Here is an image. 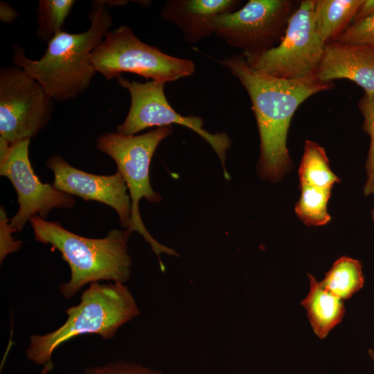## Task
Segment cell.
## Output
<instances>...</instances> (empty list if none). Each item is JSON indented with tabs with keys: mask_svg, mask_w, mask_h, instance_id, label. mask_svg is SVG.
<instances>
[{
	"mask_svg": "<svg viewBox=\"0 0 374 374\" xmlns=\"http://www.w3.org/2000/svg\"><path fill=\"white\" fill-rule=\"evenodd\" d=\"M219 63L235 76L249 96L260 136L258 175L277 182L292 168L287 146L290 122L300 105L310 96L333 88L315 75L300 80L267 76L249 66L242 55L220 60Z\"/></svg>",
	"mask_w": 374,
	"mask_h": 374,
	"instance_id": "obj_1",
	"label": "cell"
},
{
	"mask_svg": "<svg viewBox=\"0 0 374 374\" xmlns=\"http://www.w3.org/2000/svg\"><path fill=\"white\" fill-rule=\"evenodd\" d=\"M84 32L57 33L39 60H31L13 46L12 63L37 80L53 101L66 102L84 92L95 75L91 53L109 30L113 20L105 1H94Z\"/></svg>",
	"mask_w": 374,
	"mask_h": 374,
	"instance_id": "obj_2",
	"label": "cell"
},
{
	"mask_svg": "<svg viewBox=\"0 0 374 374\" xmlns=\"http://www.w3.org/2000/svg\"><path fill=\"white\" fill-rule=\"evenodd\" d=\"M35 239L58 250L70 268L68 282L59 286L66 299L82 287L100 280L127 283L131 277L132 258L128 253L127 230L112 229L103 238H85L66 230L59 222L43 220L38 215L29 220Z\"/></svg>",
	"mask_w": 374,
	"mask_h": 374,
	"instance_id": "obj_3",
	"label": "cell"
},
{
	"mask_svg": "<svg viewBox=\"0 0 374 374\" xmlns=\"http://www.w3.org/2000/svg\"><path fill=\"white\" fill-rule=\"evenodd\" d=\"M65 313L67 319L60 327L45 335L30 337L26 350L28 360L44 366L51 361L55 349L79 335L95 334L110 339L140 311L124 283L95 282L82 292L80 303L67 308Z\"/></svg>",
	"mask_w": 374,
	"mask_h": 374,
	"instance_id": "obj_4",
	"label": "cell"
},
{
	"mask_svg": "<svg viewBox=\"0 0 374 374\" xmlns=\"http://www.w3.org/2000/svg\"><path fill=\"white\" fill-rule=\"evenodd\" d=\"M172 132V126L157 127L140 135L107 132L99 136L96 143L97 150L115 161L117 171L123 177L129 190L132 211L127 230L131 233L136 231L143 237L157 256L163 271L165 267L161 260V254L177 256V253L175 249L159 243L150 235L142 221L139 204L143 198L150 203L161 201L160 195L151 186L149 169L157 148Z\"/></svg>",
	"mask_w": 374,
	"mask_h": 374,
	"instance_id": "obj_5",
	"label": "cell"
},
{
	"mask_svg": "<svg viewBox=\"0 0 374 374\" xmlns=\"http://www.w3.org/2000/svg\"><path fill=\"white\" fill-rule=\"evenodd\" d=\"M91 60L96 71L108 81L130 72L166 83L195 71L192 60L169 55L143 42L126 26L109 30L93 51Z\"/></svg>",
	"mask_w": 374,
	"mask_h": 374,
	"instance_id": "obj_6",
	"label": "cell"
},
{
	"mask_svg": "<svg viewBox=\"0 0 374 374\" xmlns=\"http://www.w3.org/2000/svg\"><path fill=\"white\" fill-rule=\"evenodd\" d=\"M314 0L301 1L290 16L283 37L275 47L244 54L249 66L267 76L300 80L315 75L326 44L317 31Z\"/></svg>",
	"mask_w": 374,
	"mask_h": 374,
	"instance_id": "obj_7",
	"label": "cell"
},
{
	"mask_svg": "<svg viewBox=\"0 0 374 374\" xmlns=\"http://www.w3.org/2000/svg\"><path fill=\"white\" fill-rule=\"evenodd\" d=\"M118 84L130 95V107L124 121L116 132L124 135H135L152 127L172 126V124L188 127L204 139L213 148L221 162L226 179V152L231 145L230 137L224 132L212 134L206 130L204 120L197 116H182L169 104L164 92L165 83L154 80L141 83L123 76L116 78Z\"/></svg>",
	"mask_w": 374,
	"mask_h": 374,
	"instance_id": "obj_8",
	"label": "cell"
},
{
	"mask_svg": "<svg viewBox=\"0 0 374 374\" xmlns=\"http://www.w3.org/2000/svg\"><path fill=\"white\" fill-rule=\"evenodd\" d=\"M53 99L19 66L0 69V137L11 143L35 137L49 122Z\"/></svg>",
	"mask_w": 374,
	"mask_h": 374,
	"instance_id": "obj_9",
	"label": "cell"
},
{
	"mask_svg": "<svg viewBox=\"0 0 374 374\" xmlns=\"http://www.w3.org/2000/svg\"><path fill=\"white\" fill-rule=\"evenodd\" d=\"M290 0H250L241 8L223 13L213 22L215 35L229 45L254 54L277 46L296 10Z\"/></svg>",
	"mask_w": 374,
	"mask_h": 374,
	"instance_id": "obj_10",
	"label": "cell"
},
{
	"mask_svg": "<svg viewBox=\"0 0 374 374\" xmlns=\"http://www.w3.org/2000/svg\"><path fill=\"white\" fill-rule=\"evenodd\" d=\"M30 141L11 143L0 137V175L11 181L17 193L19 208L10 219L16 231H21L33 217L46 220L52 209L71 208L75 204L72 195L42 183L35 174L29 159Z\"/></svg>",
	"mask_w": 374,
	"mask_h": 374,
	"instance_id": "obj_11",
	"label": "cell"
},
{
	"mask_svg": "<svg viewBox=\"0 0 374 374\" xmlns=\"http://www.w3.org/2000/svg\"><path fill=\"white\" fill-rule=\"evenodd\" d=\"M53 172V186L85 201L93 200L109 206L116 211L123 228L127 229L131 220V199L121 172L98 175L71 166L62 157L53 155L46 163Z\"/></svg>",
	"mask_w": 374,
	"mask_h": 374,
	"instance_id": "obj_12",
	"label": "cell"
},
{
	"mask_svg": "<svg viewBox=\"0 0 374 374\" xmlns=\"http://www.w3.org/2000/svg\"><path fill=\"white\" fill-rule=\"evenodd\" d=\"M315 76L323 82L346 79L364 94L374 93V46L330 42L326 44Z\"/></svg>",
	"mask_w": 374,
	"mask_h": 374,
	"instance_id": "obj_13",
	"label": "cell"
},
{
	"mask_svg": "<svg viewBox=\"0 0 374 374\" xmlns=\"http://www.w3.org/2000/svg\"><path fill=\"white\" fill-rule=\"evenodd\" d=\"M237 0H168L161 17L178 26L186 42L195 44L210 37L218 15L235 10Z\"/></svg>",
	"mask_w": 374,
	"mask_h": 374,
	"instance_id": "obj_14",
	"label": "cell"
},
{
	"mask_svg": "<svg viewBox=\"0 0 374 374\" xmlns=\"http://www.w3.org/2000/svg\"><path fill=\"white\" fill-rule=\"evenodd\" d=\"M308 276L310 291L301 304L307 311L314 332L323 339L342 320L346 311L344 301L323 287L312 274Z\"/></svg>",
	"mask_w": 374,
	"mask_h": 374,
	"instance_id": "obj_15",
	"label": "cell"
},
{
	"mask_svg": "<svg viewBox=\"0 0 374 374\" xmlns=\"http://www.w3.org/2000/svg\"><path fill=\"white\" fill-rule=\"evenodd\" d=\"M364 0H314L317 31L326 44L339 36L354 19Z\"/></svg>",
	"mask_w": 374,
	"mask_h": 374,
	"instance_id": "obj_16",
	"label": "cell"
},
{
	"mask_svg": "<svg viewBox=\"0 0 374 374\" xmlns=\"http://www.w3.org/2000/svg\"><path fill=\"white\" fill-rule=\"evenodd\" d=\"M300 185L320 189H332L340 181L331 170L326 151L317 143L306 140L299 168Z\"/></svg>",
	"mask_w": 374,
	"mask_h": 374,
	"instance_id": "obj_17",
	"label": "cell"
},
{
	"mask_svg": "<svg viewBox=\"0 0 374 374\" xmlns=\"http://www.w3.org/2000/svg\"><path fill=\"white\" fill-rule=\"evenodd\" d=\"M319 283L342 300L348 299L364 284L362 265L358 260L342 256L335 262Z\"/></svg>",
	"mask_w": 374,
	"mask_h": 374,
	"instance_id": "obj_18",
	"label": "cell"
},
{
	"mask_svg": "<svg viewBox=\"0 0 374 374\" xmlns=\"http://www.w3.org/2000/svg\"><path fill=\"white\" fill-rule=\"evenodd\" d=\"M301 195L294 211L307 226H319L328 224L331 217L328 212V202L332 189H320L300 185Z\"/></svg>",
	"mask_w": 374,
	"mask_h": 374,
	"instance_id": "obj_19",
	"label": "cell"
},
{
	"mask_svg": "<svg viewBox=\"0 0 374 374\" xmlns=\"http://www.w3.org/2000/svg\"><path fill=\"white\" fill-rule=\"evenodd\" d=\"M73 0H40L37 8V36L49 42L62 27L74 5Z\"/></svg>",
	"mask_w": 374,
	"mask_h": 374,
	"instance_id": "obj_20",
	"label": "cell"
},
{
	"mask_svg": "<svg viewBox=\"0 0 374 374\" xmlns=\"http://www.w3.org/2000/svg\"><path fill=\"white\" fill-rule=\"evenodd\" d=\"M363 116L362 127L370 137V146L365 163L366 180L363 188L365 196L374 195V93L364 95L358 103Z\"/></svg>",
	"mask_w": 374,
	"mask_h": 374,
	"instance_id": "obj_21",
	"label": "cell"
},
{
	"mask_svg": "<svg viewBox=\"0 0 374 374\" xmlns=\"http://www.w3.org/2000/svg\"><path fill=\"white\" fill-rule=\"evenodd\" d=\"M333 41L346 44L374 46V12L353 21Z\"/></svg>",
	"mask_w": 374,
	"mask_h": 374,
	"instance_id": "obj_22",
	"label": "cell"
},
{
	"mask_svg": "<svg viewBox=\"0 0 374 374\" xmlns=\"http://www.w3.org/2000/svg\"><path fill=\"white\" fill-rule=\"evenodd\" d=\"M84 374H164L144 365L130 362L116 361L86 368Z\"/></svg>",
	"mask_w": 374,
	"mask_h": 374,
	"instance_id": "obj_23",
	"label": "cell"
},
{
	"mask_svg": "<svg viewBox=\"0 0 374 374\" xmlns=\"http://www.w3.org/2000/svg\"><path fill=\"white\" fill-rule=\"evenodd\" d=\"M16 231L10 226V219L3 206L0 209V262L2 263L5 258L10 253L17 251L22 242L16 240L12 233Z\"/></svg>",
	"mask_w": 374,
	"mask_h": 374,
	"instance_id": "obj_24",
	"label": "cell"
},
{
	"mask_svg": "<svg viewBox=\"0 0 374 374\" xmlns=\"http://www.w3.org/2000/svg\"><path fill=\"white\" fill-rule=\"evenodd\" d=\"M19 16L18 12L8 3L0 1V20L4 23H11Z\"/></svg>",
	"mask_w": 374,
	"mask_h": 374,
	"instance_id": "obj_25",
	"label": "cell"
},
{
	"mask_svg": "<svg viewBox=\"0 0 374 374\" xmlns=\"http://www.w3.org/2000/svg\"><path fill=\"white\" fill-rule=\"evenodd\" d=\"M374 12V0H364L353 21H358Z\"/></svg>",
	"mask_w": 374,
	"mask_h": 374,
	"instance_id": "obj_26",
	"label": "cell"
},
{
	"mask_svg": "<svg viewBox=\"0 0 374 374\" xmlns=\"http://www.w3.org/2000/svg\"><path fill=\"white\" fill-rule=\"evenodd\" d=\"M54 365L51 361L43 366V368L39 374H48L50 371L53 369Z\"/></svg>",
	"mask_w": 374,
	"mask_h": 374,
	"instance_id": "obj_27",
	"label": "cell"
},
{
	"mask_svg": "<svg viewBox=\"0 0 374 374\" xmlns=\"http://www.w3.org/2000/svg\"><path fill=\"white\" fill-rule=\"evenodd\" d=\"M368 356L370 357V358L371 359L372 362H373V364H374V350L370 348V349L368 350Z\"/></svg>",
	"mask_w": 374,
	"mask_h": 374,
	"instance_id": "obj_28",
	"label": "cell"
},
{
	"mask_svg": "<svg viewBox=\"0 0 374 374\" xmlns=\"http://www.w3.org/2000/svg\"><path fill=\"white\" fill-rule=\"evenodd\" d=\"M371 218L372 220L374 222V208L371 211Z\"/></svg>",
	"mask_w": 374,
	"mask_h": 374,
	"instance_id": "obj_29",
	"label": "cell"
}]
</instances>
